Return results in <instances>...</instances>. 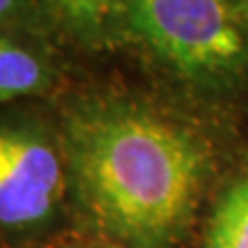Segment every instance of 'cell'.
<instances>
[{
  "label": "cell",
  "instance_id": "obj_1",
  "mask_svg": "<svg viewBox=\"0 0 248 248\" xmlns=\"http://www.w3.org/2000/svg\"><path fill=\"white\" fill-rule=\"evenodd\" d=\"M58 130L71 203L93 232L126 248L182 238L211 164L190 126L128 99L81 97L64 108Z\"/></svg>",
  "mask_w": 248,
  "mask_h": 248
},
{
  "label": "cell",
  "instance_id": "obj_2",
  "mask_svg": "<svg viewBox=\"0 0 248 248\" xmlns=\"http://www.w3.org/2000/svg\"><path fill=\"white\" fill-rule=\"evenodd\" d=\"M122 15L137 40L188 83L226 85L248 66V21L232 0H124Z\"/></svg>",
  "mask_w": 248,
  "mask_h": 248
},
{
  "label": "cell",
  "instance_id": "obj_3",
  "mask_svg": "<svg viewBox=\"0 0 248 248\" xmlns=\"http://www.w3.org/2000/svg\"><path fill=\"white\" fill-rule=\"evenodd\" d=\"M68 201L60 130L37 118H0V240L42 238L58 226Z\"/></svg>",
  "mask_w": 248,
  "mask_h": 248
},
{
  "label": "cell",
  "instance_id": "obj_4",
  "mask_svg": "<svg viewBox=\"0 0 248 248\" xmlns=\"http://www.w3.org/2000/svg\"><path fill=\"white\" fill-rule=\"evenodd\" d=\"M58 71L44 50L0 31V104L50 93Z\"/></svg>",
  "mask_w": 248,
  "mask_h": 248
},
{
  "label": "cell",
  "instance_id": "obj_5",
  "mask_svg": "<svg viewBox=\"0 0 248 248\" xmlns=\"http://www.w3.org/2000/svg\"><path fill=\"white\" fill-rule=\"evenodd\" d=\"M46 15L73 42L97 46L116 29L124 0H42Z\"/></svg>",
  "mask_w": 248,
  "mask_h": 248
},
{
  "label": "cell",
  "instance_id": "obj_6",
  "mask_svg": "<svg viewBox=\"0 0 248 248\" xmlns=\"http://www.w3.org/2000/svg\"><path fill=\"white\" fill-rule=\"evenodd\" d=\"M203 248H248V174L238 178L219 199Z\"/></svg>",
  "mask_w": 248,
  "mask_h": 248
},
{
  "label": "cell",
  "instance_id": "obj_7",
  "mask_svg": "<svg viewBox=\"0 0 248 248\" xmlns=\"http://www.w3.org/2000/svg\"><path fill=\"white\" fill-rule=\"evenodd\" d=\"M35 0H0V31H9L31 13Z\"/></svg>",
  "mask_w": 248,
  "mask_h": 248
},
{
  "label": "cell",
  "instance_id": "obj_8",
  "mask_svg": "<svg viewBox=\"0 0 248 248\" xmlns=\"http://www.w3.org/2000/svg\"><path fill=\"white\" fill-rule=\"evenodd\" d=\"M62 248H126V246L95 232V234H91V236H81V238L68 240V242L62 244Z\"/></svg>",
  "mask_w": 248,
  "mask_h": 248
},
{
  "label": "cell",
  "instance_id": "obj_9",
  "mask_svg": "<svg viewBox=\"0 0 248 248\" xmlns=\"http://www.w3.org/2000/svg\"><path fill=\"white\" fill-rule=\"evenodd\" d=\"M232 2L236 4V9L240 11L246 17V21H248V0H232Z\"/></svg>",
  "mask_w": 248,
  "mask_h": 248
}]
</instances>
